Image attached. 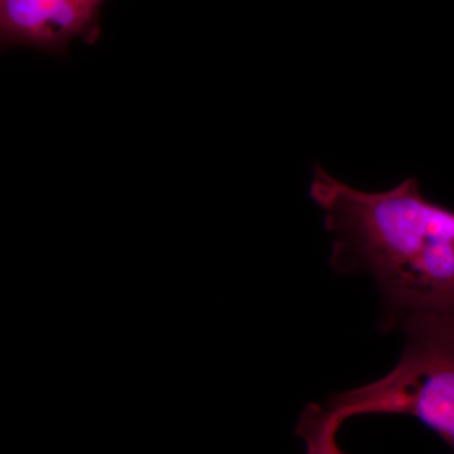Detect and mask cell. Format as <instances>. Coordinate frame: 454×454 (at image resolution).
I'll return each instance as SVG.
<instances>
[{
    "instance_id": "obj_2",
    "label": "cell",
    "mask_w": 454,
    "mask_h": 454,
    "mask_svg": "<svg viewBox=\"0 0 454 454\" xmlns=\"http://www.w3.org/2000/svg\"><path fill=\"white\" fill-rule=\"evenodd\" d=\"M402 330L405 349L387 376L307 406L295 429L307 453H340V426L373 414L413 417L454 450V322H413Z\"/></svg>"
},
{
    "instance_id": "obj_3",
    "label": "cell",
    "mask_w": 454,
    "mask_h": 454,
    "mask_svg": "<svg viewBox=\"0 0 454 454\" xmlns=\"http://www.w3.org/2000/svg\"><path fill=\"white\" fill-rule=\"evenodd\" d=\"M106 0H0L2 49L31 47L56 57L67 55L74 40L100 38V11Z\"/></svg>"
},
{
    "instance_id": "obj_1",
    "label": "cell",
    "mask_w": 454,
    "mask_h": 454,
    "mask_svg": "<svg viewBox=\"0 0 454 454\" xmlns=\"http://www.w3.org/2000/svg\"><path fill=\"white\" fill-rule=\"evenodd\" d=\"M309 197L333 235L331 267L378 284L382 328L454 322V211L427 199L417 178L365 192L316 164Z\"/></svg>"
}]
</instances>
